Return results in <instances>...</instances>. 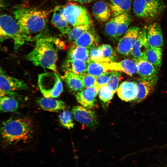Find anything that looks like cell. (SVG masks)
<instances>
[{
	"instance_id": "1",
	"label": "cell",
	"mask_w": 167,
	"mask_h": 167,
	"mask_svg": "<svg viewBox=\"0 0 167 167\" xmlns=\"http://www.w3.org/2000/svg\"><path fill=\"white\" fill-rule=\"evenodd\" d=\"M50 11L19 6L13 11L15 18L26 41L45 36Z\"/></svg>"
},
{
	"instance_id": "2",
	"label": "cell",
	"mask_w": 167,
	"mask_h": 167,
	"mask_svg": "<svg viewBox=\"0 0 167 167\" xmlns=\"http://www.w3.org/2000/svg\"><path fill=\"white\" fill-rule=\"evenodd\" d=\"M62 45L56 38L43 36L36 41L34 47L27 54V58L35 66L48 69L57 73L58 51Z\"/></svg>"
},
{
	"instance_id": "3",
	"label": "cell",
	"mask_w": 167,
	"mask_h": 167,
	"mask_svg": "<svg viewBox=\"0 0 167 167\" xmlns=\"http://www.w3.org/2000/svg\"><path fill=\"white\" fill-rule=\"evenodd\" d=\"M32 122L27 118H11L2 123L0 130L2 138L11 144L26 141L32 136Z\"/></svg>"
},
{
	"instance_id": "4",
	"label": "cell",
	"mask_w": 167,
	"mask_h": 167,
	"mask_svg": "<svg viewBox=\"0 0 167 167\" xmlns=\"http://www.w3.org/2000/svg\"><path fill=\"white\" fill-rule=\"evenodd\" d=\"M8 39L13 40L15 51L26 41L15 19L9 15L3 14L0 17V41Z\"/></svg>"
},
{
	"instance_id": "5",
	"label": "cell",
	"mask_w": 167,
	"mask_h": 167,
	"mask_svg": "<svg viewBox=\"0 0 167 167\" xmlns=\"http://www.w3.org/2000/svg\"><path fill=\"white\" fill-rule=\"evenodd\" d=\"M38 84L41 93L45 97L57 98L63 91L62 81L57 73L54 71L39 75Z\"/></svg>"
},
{
	"instance_id": "6",
	"label": "cell",
	"mask_w": 167,
	"mask_h": 167,
	"mask_svg": "<svg viewBox=\"0 0 167 167\" xmlns=\"http://www.w3.org/2000/svg\"><path fill=\"white\" fill-rule=\"evenodd\" d=\"M165 8L163 0H134L133 4L135 15L138 18L146 19L158 17Z\"/></svg>"
},
{
	"instance_id": "7",
	"label": "cell",
	"mask_w": 167,
	"mask_h": 167,
	"mask_svg": "<svg viewBox=\"0 0 167 167\" xmlns=\"http://www.w3.org/2000/svg\"><path fill=\"white\" fill-rule=\"evenodd\" d=\"M60 12L69 24L73 27L92 24L90 15L84 7L75 3L59 6Z\"/></svg>"
},
{
	"instance_id": "8",
	"label": "cell",
	"mask_w": 167,
	"mask_h": 167,
	"mask_svg": "<svg viewBox=\"0 0 167 167\" xmlns=\"http://www.w3.org/2000/svg\"><path fill=\"white\" fill-rule=\"evenodd\" d=\"M27 85L23 80L7 75L1 68L0 72V97L15 95V91L27 89Z\"/></svg>"
},
{
	"instance_id": "9",
	"label": "cell",
	"mask_w": 167,
	"mask_h": 167,
	"mask_svg": "<svg viewBox=\"0 0 167 167\" xmlns=\"http://www.w3.org/2000/svg\"><path fill=\"white\" fill-rule=\"evenodd\" d=\"M140 30L139 27L136 26L128 28L118 42L117 51L119 54L125 56L131 54Z\"/></svg>"
},
{
	"instance_id": "10",
	"label": "cell",
	"mask_w": 167,
	"mask_h": 167,
	"mask_svg": "<svg viewBox=\"0 0 167 167\" xmlns=\"http://www.w3.org/2000/svg\"><path fill=\"white\" fill-rule=\"evenodd\" d=\"M102 63L108 71L123 72L130 76L138 73L137 62L133 59H126L118 62Z\"/></svg>"
},
{
	"instance_id": "11",
	"label": "cell",
	"mask_w": 167,
	"mask_h": 167,
	"mask_svg": "<svg viewBox=\"0 0 167 167\" xmlns=\"http://www.w3.org/2000/svg\"><path fill=\"white\" fill-rule=\"evenodd\" d=\"M75 119L88 126H93L97 124V118L95 112L80 106H74L71 110Z\"/></svg>"
},
{
	"instance_id": "12",
	"label": "cell",
	"mask_w": 167,
	"mask_h": 167,
	"mask_svg": "<svg viewBox=\"0 0 167 167\" xmlns=\"http://www.w3.org/2000/svg\"><path fill=\"white\" fill-rule=\"evenodd\" d=\"M147 38V28L140 30L138 36L132 47L131 54L133 59L138 62L143 59L149 48Z\"/></svg>"
},
{
	"instance_id": "13",
	"label": "cell",
	"mask_w": 167,
	"mask_h": 167,
	"mask_svg": "<svg viewBox=\"0 0 167 167\" xmlns=\"http://www.w3.org/2000/svg\"><path fill=\"white\" fill-rule=\"evenodd\" d=\"M117 92L118 97L123 101L129 102L136 100L138 94L137 83L124 81L118 87Z\"/></svg>"
},
{
	"instance_id": "14",
	"label": "cell",
	"mask_w": 167,
	"mask_h": 167,
	"mask_svg": "<svg viewBox=\"0 0 167 167\" xmlns=\"http://www.w3.org/2000/svg\"><path fill=\"white\" fill-rule=\"evenodd\" d=\"M146 28L147 41L149 47L162 48L164 41L160 24L155 22L150 24Z\"/></svg>"
},
{
	"instance_id": "15",
	"label": "cell",
	"mask_w": 167,
	"mask_h": 167,
	"mask_svg": "<svg viewBox=\"0 0 167 167\" xmlns=\"http://www.w3.org/2000/svg\"><path fill=\"white\" fill-rule=\"evenodd\" d=\"M158 80L156 75L141 78L137 83L138 94L136 101L138 102L145 99L153 89Z\"/></svg>"
},
{
	"instance_id": "16",
	"label": "cell",
	"mask_w": 167,
	"mask_h": 167,
	"mask_svg": "<svg viewBox=\"0 0 167 167\" xmlns=\"http://www.w3.org/2000/svg\"><path fill=\"white\" fill-rule=\"evenodd\" d=\"M99 89L98 86H95L78 92L76 95L77 101L84 107L92 108L94 106Z\"/></svg>"
},
{
	"instance_id": "17",
	"label": "cell",
	"mask_w": 167,
	"mask_h": 167,
	"mask_svg": "<svg viewBox=\"0 0 167 167\" xmlns=\"http://www.w3.org/2000/svg\"><path fill=\"white\" fill-rule=\"evenodd\" d=\"M36 102L42 109L49 112H59L64 110L66 107L63 101L52 98L39 97Z\"/></svg>"
},
{
	"instance_id": "18",
	"label": "cell",
	"mask_w": 167,
	"mask_h": 167,
	"mask_svg": "<svg viewBox=\"0 0 167 167\" xmlns=\"http://www.w3.org/2000/svg\"><path fill=\"white\" fill-rule=\"evenodd\" d=\"M92 11L95 18L101 22H107L112 16L109 5L103 1L96 2L93 6Z\"/></svg>"
},
{
	"instance_id": "19",
	"label": "cell",
	"mask_w": 167,
	"mask_h": 167,
	"mask_svg": "<svg viewBox=\"0 0 167 167\" xmlns=\"http://www.w3.org/2000/svg\"><path fill=\"white\" fill-rule=\"evenodd\" d=\"M51 22L62 34L68 35L71 29L69 24L61 14L59 6L54 8Z\"/></svg>"
},
{
	"instance_id": "20",
	"label": "cell",
	"mask_w": 167,
	"mask_h": 167,
	"mask_svg": "<svg viewBox=\"0 0 167 167\" xmlns=\"http://www.w3.org/2000/svg\"><path fill=\"white\" fill-rule=\"evenodd\" d=\"M91 28L84 32L74 41V45L87 49H89L93 46L97 45L99 40L98 37Z\"/></svg>"
},
{
	"instance_id": "21",
	"label": "cell",
	"mask_w": 167,
	"mask_h": 167,
	"mask_svg": "<svg viewBox=\"0 0 167 167\" xmlns=\"http://www.w3.org/2000/svg\"><path fill=\"white\" fill-rule=\"evenodd\" d=\"M63 67L66 71L76 75H81L87 72V62L80 60L67 59Z\"/></svg>"
},
{
	"instance_id": "22",
	"label": "cell",
	"mask_w": 167,
	"mask_h": 167,
	"mask_svg": "<svg viewBox=\"0 0 167 167\" xmlns=\"http://www.w3.org/2000/svg\"><path fill=\"white\" fill-rule=\"evenodd\" d=\"M63 77L67 86L71 90L80 92L84 89L81 75L66 71Z\"/></svg>"
},
{
	"instance_id": "23",
	"label": "cell",
	"mask_w": 167,
	"mask_h": 167,
	"mask_svg": "<svg viewBox=\"0 0 167 167\" xmlns=\"http://www.w3.org/2000/svg\"><path fill=\"white\" fill-rule=\"evenodd\" d=\"M109 5L113 17L124 13H128L131 9L132 1L131 0H110Z\"/></svg>"
},
{
	"instance_id": "24",
	"label": "cell",
	"mask_w": 167,
	"mask_h": 167,
	"mask_svg": "<svg viewBox=\"0 0 167 167\" xmlns=\"http://www.w3.org/2000/svg\"><path fill=\"white\" fill-rule=\"evenodd\" d=\"M162 55L161 48L149 47L143 59L152 64L158 70L162 64Z\"/></svg>"
},
{
	"instance_id": "25",
	"label": "cell",
	"mask_w": 167,
	"mask_h": 167,
	"mask_svg": "<svg viewBox=\"0 0 167 167\" xmlns=\"http://www.w3.org/2000/svg\"><path fill=\"white\" fill-rule=\"evenodd\" d=\"M89 58L88 49L75 45L70 47L67 52V59L80 60L87 62Z\"/></svg>"
},
{
	"instance_id": "26",
	"label": "cell",
	"mask_w": 167,
	"mask_h": 167,
	"mask_svg": "<svg viewBox=\"0 0 167 167\" xmlns=\"http://www.w3.org/2000/svg\"><path fill=\"white\" fill-rule=\"evenodd\" d=\"M138 73L141 78L156 75L158 70L153 65L145 60L142 59L138 62Z\"/></svg>"
},
{
	"instance_id": "27",
	"label": "cell",
	"mask_w": 167,
	"mask_h": 167,
	"mask_svg": "<svg viewBox=\"0 0 167 167\" xmlns=\"http://www.w3.org/2000/svg\"><path fill=\"white\" fill-rule=\"evenodd\" d=\"M116 38L124 34L128 29L132 18L128 13H124L118 16Z\"/></svg>"
},
{
	"instance_id": "28",
	"label": "cell",
	"mask_w": 167,
	"mask_h": 167,
	"mask_svg": "<svg viewBox=\"0 0 167 167\" xmlns=\"http://www.w3.org/2000/svg\"><path fill=\"white\" fill-rule=\"evenodd\" d=\"M19 107L18 102L13 97L6 96L0 97V109L1 111L4 112H15Z\"/></svg>"
},
{
	"instance_id": "29",
	"label": "cell",
	"mask_w": 167,
	"mask_h": 167,
	"mask_svg": "<svg viewBox=\"0 0 167 167\" xmlns=\"http://www.w3.org/2000/svg\"><path fill=\"white\" fill-rule=\"evenodd\" d=\"M87 63V73L96 77L108 71L102 62L96 61L89 58Z\"/></svg>"
},
{
	"instance_id": "30",
	"label": "cell",
	"mask_w": 167,
	"mask_h": 167,
	"mask_svg": "<svg viewBox=\"0 0 167 167\" xmlns=\"http://www.w3.org/2000/svg\"><path fill=\"white\" fill-rule=\"evenodd\" d=\"M92 27V24L79 25L74 27L68 35V40L75 41L84 32Z\"/></svg>"
},
{
	"instance_id": "31",
	"label": "cell",
	"mask_w": 167,
	"mask_h": 167,
	"mask_svg": "<svg viewBox=\"0 0 167 167\" xmlns=\"http://www.w3.org/2000/svg\"><path fill=\"white\" fill-rule=\"evenodd\" d=\"M101 53L103 62H114L115 54L112 47L108 44H103L99 46Z\"/></svg>"
},
{
	"instance_id": "32",
	"label": "cell",
	"mask_w": 167,
	"mask_h": 167,
	"mask_svg": "<svg viewBox=\"0 0 167 167\" xmlns=\"http://www.w3.org/2000/svg\"><path fill=\"white\" fill-rule=\"evenodd\" d=\"M118 16L113 17L106 22L105 26V32L111 38H116V30Z\"/></svg>"
},
{
	"instance_id": "33",
	"label": "cell",
	"mask_w": 167,
	"mask_h": 167,
	"mask_svg": "<svg viewBox=\"0 0 167 167\" xmlns=\"http://www.w3.org/2000/svg\"><path fill=\"white\" fill-rule=\"evenodd\" d=\"M121 77V73L120 71H111L107 85L108 88L114 93L117 91Z\"/></svg>"
},
{
	"instance_id": "34",
	"label": "cell",
	"mask_w": 167,
	"mask_h": 167,
	"mask_svg": "<svg viewBox=\"0 0 167 167\" xmlns=\"http://www.w3.org/2000/svg\"><path fill=\"white\" fill-rule=\"evenodd\" d=\"M58 117L59 122L63 126L68 129L73 127L74 123L71 113L69 111H63L60 113Z\"/></svg>"
},
{
	"instance_id": "35",
	"label": "cell",
	"mask_w": 167,
	"mask_h": 167,
	"mask_svg": "<svg viewBox=\"0 0 167 167\" xmlns=\"http://www.w3.org/2000/svg\"><path fill=\"white\" fill-rule=\"evenodd\" d=\"M98 93L100 99L103 101L107 102L111 100L114 93L106 85L100 88Z\"/></svg>"
},
{
	"instance_id": "36",
	"label": "cell",
	"mask_w": 167,
	"mask_h": 167,
	"mask_svg": "<svg viewBox=\"0 0 167 167\" xmlns=\"http://www.w3.org/2000/svg\"><path fill=\"white\" fill-rule=\"evenodd\" d=\"M90 58L96 61L103 62L101 50L97 45L93 46L89 48Z\"/></svg>"
},
{
	"instance_id": "37",
	"label": "cell",
	"mask_w": 167,
	"mask_h": 167,
	"mask_svg": "<svg viewBox=\"0 0 167 167\" xmlns=\"http://www.w3.org/2000/svg\"><path fill=\"white\" fill-rule=\"evenodd\" d=\"M111 72L107 71L96 77V85L99 88L101 87L107 85Z\"/></svg>"
},
{
	"instance_id": "38",
	"label": "cell",
	"mask_w": 167,
	"mask_h": 167,
	"mask_svg": "<svg viewBox=\"0 0 167 167\" xmlns=\"http://www.w3.org/2000/svg\"><path fill=\"white\" fill-rule=\"evenodd\" d=\"M84 85L86 88L96 85V77L87 73L81 75Z\"/></svg>"
},
{
	"instance_id": "39",
	"label": "cell",
	"mask_w": 167,
	"mask_h": 167,
	"mask_svg": "<svg viewBox=\"0 0 167 167\" xmlns=\"http://www.w3.org/2000/svg\"><path fill=\"white\" fill-rule=\"evenodd\" d=\"M69 1L78 2L81 3H85L92 2L95 0H69Z\"/></svg>"
}]
</instances>
